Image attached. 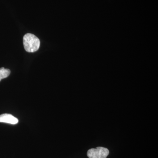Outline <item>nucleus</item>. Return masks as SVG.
Returning <instances> with one entry per match:
<instances>
[{"instance_id":"1","label":"nucleus","mask_w":158,"mask_h":158,"mask_svg":"<svg viewBox=\"0 0 158 158\" xmlns=\"http://www.w3.org/2000/svg\"><path fill=\"white\" fill-rule=\"evenodd\" d=\"M25 50L28 52H34L38 50L40 46V41L34 34H27L23 39Z\"/></svg>"},{"instance_id":"2","label":"nucleus","mask_w":158,"mask_h":158,"mask_svg":"<svg viewBox=\"0 0 158 158\" xmlns=\"http://www.w3.org/2000/svg\"><path fill=\"white\" fill-rule=\"evenodd\" d=\"M109 153L107 148L98 147L89 149L87 152V156L89 158H106Z\"/></svg>"},{"instance_id":"3","label":"nucleus","mask_w":158,"mask_h":158,"mask_svg":"<svg viewBox=\"0 0 158 158\" xmlns=\"http://www.w3.org/2000/svg\"><path fill=\"white\" fill-rule=\"evenodd\" d=\"M18 122V118L14 117L11 114L5 113L0 115V122L1 123H5L11 124H16Z\"/></svg>"},{"instance_id":"4","label":"nucleus","mask_w":158,"mask_h":158,"mask_svg":"<svg viewBox=\"0 0 158 158\" xmlns=\"http://www.w3.org/2000/svg\"><path fill=\"white\" fill-rule=\"evenodd\" d=\"M11 71L9 69H5L4 67L0 68V81L2 79L6 78L9 76Z\"/></svg>"}]
</instances>
